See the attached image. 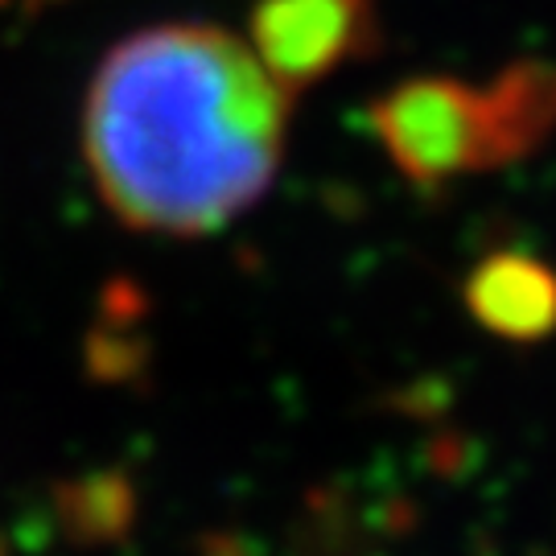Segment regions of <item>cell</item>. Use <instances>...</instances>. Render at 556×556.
Listing matches in <instances>:
<instances>
[{
  "label": "cell",
  "instance_id": "obj_2",
  "mask_svg": "<svg viewBox=\"0 0 556 556\" xmlns=\"http://www.w3.org/2000/svg\"><path fill=\"white\" fill-rule=\"evenodd\" d=\"M371 128L400 174L425 190L498 169L482 91L445 75L396 83L371 103Z\"/></svg>",
  "mask_w": 556,
  "mask_h": 556
},
{
  "label": "cell",
  "instance_id": "obj_4",
  "mask_svg": "<svg viewBox=\"0 0 556 556\" xmlns=\"http://www.w3.org/2000/svg\"><path fill=\"white\" fill-rule=\"evenodd\" d=\"M470 318L507 342H540L556 334V268L532 252H491L462 285Z\"/></svg>",
  "mask_w": 556,
  "mask_h": 556
},
{
  "label": "cell",
  "instance_id": "obj_3",
  "mask_svg": "<svg viewBox=\"0 0 556 556\" xmlns=\"http://www.w3.org/2000/svg\"><path fill=\"white\" fill-rule=\"evenodd\" d=\"M248 34L260 66L285 91H301L367 38V0H256Z\"/></svg>",
  "mask_w": 556,
  "mask_h": 556
},
{
  "label": "cell",
  "instance_id": "obj_1",
  "mask_svg": "<svg viewBox=\"0 0 556 556\" xmlns=\"http://www.w3.org/2000/svg\"><path fill=\"white\" fill-rule=\"evenodd\" d=\"M285 103L248 41L215 25H157L103 59L83 153L116 219L206 236L273 186Z\"/></svg>",
  "mask_w": 556,
  "mask_h": 556
},
{
  "label": "cell",
  "instance_id": "obj_5",
  "mask_svg": "<svg viewBox=\"0 0 556 556\" xmlns=\"http://www.w3.org/2000/svg\"><path fill=\"white\" fill-rule=\"evenodd\" d=\"M495 165L532 153L556 128V66L553 62H511L491 87H482Z\"/></svg>",
  "mask_w": 556,
  "mask_h": 556
}]
</instances>
